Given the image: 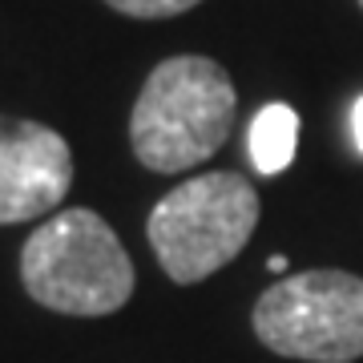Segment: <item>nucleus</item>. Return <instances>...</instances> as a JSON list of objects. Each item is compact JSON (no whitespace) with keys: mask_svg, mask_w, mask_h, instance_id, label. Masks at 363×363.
I'll list each match as a JSON object with an SVG mask.
<instances>
[{"mask_svg":"<svg viewBox=\"0 0 363 363\" xmlns=\"http://www.w3.org/2000/svg\"><path fill=\"white\" fill-rule=\"evenodd\" d=\"M230 73L210 57H169L145 77L130 113L133 154L154 174H182L222 150L234 125Z\"/></svg>","mask_w":363,"mask_h":363,"instance_id":"obj_1","label":"nucleus"},{"mask_svg":"<svg viewBox=\"0 0 363 363\" xmlns=\"http://www.w3.org/2000/svg\"><path fill=\"white\" fill-rule=\"evenodd\" d=\"M21 283L49 311L97 319L133 298V262L101 214L61 210L28 234Z\"/></svg>","mask_w":363,"mask_h":363,"instance_id":"obj_2","label":"nucleus"},{"mask_svg":"<svg viewBox=\"0 0 363 363\" xmlns=\"http://www.w3.org/2000/svg\"><path fill=\"white\" fill-rule=\"evenodd\" d=\"M259 226V194L242 174L214 169L174 186L145 222L150 247L174 283L190 286L242 255Z\"/></svg>","mask_w":363,"mask_h":363,"instance_id":"obj_3","label":"nucleus"},{"mask_svg":"<svg viewBox=\"0 0 363 363\" xmlns=\"http://www.w3.org/2000/svg\"><path fill=\"white\" fill-rule=\"evenodd\" d=\"M255 335L286 359L351 363L363 355V279L303 271L279 279L255 303Z\"/></svg>","mask_w":363,"mask_h":363,"instance_id":"obj_4","label":"nucleus"},{"mask_svg":"<svg viewBox=\"0 0 363 363\" xmlns=\"http://www.w3.org/2000/svg\"><path fill=\"white\" fill-rule=\"evenodd\" d=\"M73 186V154L57 130L40 121L0 125V226L33 222L61 206Z\"/></svg>","mask_w":363,"mask_h":363,"instance_id":"obj_5","label":"nucleus"},{"mask_svg":"<svg viewBox=\"0 0 363 363\" xmlns=\"http://www.w3.org/2000/svg\"><path fill=\"white\" fill-rule=\"evenodd\" d=\"M247 150L259 174H267V178L283 174L295 162V150H298V113L283 101L262 105L255 113V121H250Z\"/></svg>","mask_w":363,"mask_h":363,"instance_id":"obj_6","label":"nucleus"},{"mask_svg":"<svg viewBox=\"0 0 363 363\" xmlns=\"http://www.w3.org/2000/svg\"><path fill=\"white\" fill-rule=\"evenodd\" d=\"M105 4L117 9V13H125V16H138V21H162V16L190 13L202 0H105Z\"/></svg>","mask_w":363,"mask_h":363,"instance_id":"obj_7","label":"nucleus"},{"mask_svg":"<svg viewBox=\"0 0 363 363\" xmlns=\"http://www.w3.org/2000/svg\"><path fill=\"white\" fill-rule=\"evenodd\" d=\"M351 138H355V150L363 154V97L351 105Z\"/></svg>","mask_w":363,"mask_h":363,"instance_id":"obj_8","label":"nucleus"},{"mask_svg":"<svg viewBox=\"0 0 363 363\" xmlns=\"http://www.w3.org/2000/svg\"><path fill=\"white\" fill-rule=\"evenodd\" d=\"M267 271H271V274H283V271H286V255H271V259H267Z\"/></svg>","mask_w":363,"mask_h":363,"instance_id":"obj_9","label":"nucleus"},{"mask_svg":"<svg viewBox=\"0 0 363 363\" xmlns=\"http://www.w3.org/2000/svg\"><path fill=\"white\" fill-rule=\"evenodd\" d=\"M359 4H363V0H359Z\"/></svg>","mask_w":363,"mask_h":363,"instance_id":"obj_10","label":"nucleus"}]
</instances>
